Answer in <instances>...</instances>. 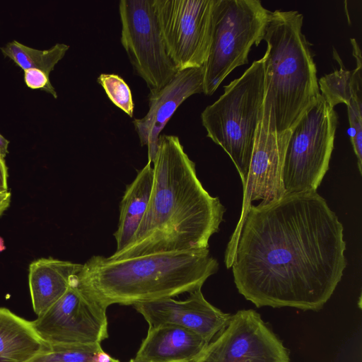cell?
Listing matches in <instances>:
<instances>
[{
    "mask_svg": "<svg viewBox=\"0 0 362 362\" xmlns=\"http://www.w3.org/2000/svg\"><path fill=\"white\" fill-rule=\"evenodd\" d=\"M344 228L317 191L251 206L225 252L239 293L257 308L318 311L347 262Z\"/></svg>",
    "mask_w": 362,
    "mask_h": 362,
    "instance_id": "1",
    "label": "cell"
},
{
    "mask_svg": "<svg viewBox=\"0 0 362 362\" xmlns=\"http://www.w3.org/2000/svg\"><path fill=\"white\" fill-rule=\"evenodd\" d=\"M152 163L153 185L145 214L130 243L110 259L208 249L219 230L226 208L204 188L177 136H160Z\"/></svg>",
    "mask_w": 362,
    "mask_h": 362,
    "instance_id": "2",
    "label": "cell"
},
{
    "mask_svg": "<svg viewBox=\"0 0 362 362\" xmlns=\"http://www.w3.org/2000/svg\"><path fill=\"white\" fill-rule=\"evenodd\" d=\"M209 248L156 253L120 260L95 255L76 275L78 287L105 308L173 298L202 288L217 272Z\"/></svg>",
    "mask_w": 362,
    "mask_h": 362,
    "instance_id": "3",
    "label": "cell"
},
{
    "mask_svg": "<svg viewBox=\"0 0 362 362\" xmlns=\"http://www.w3.org/2000/svg\"><path fill=\"white\" fill-rule=\"evenodd\" d=\"M303 21L297 11H270L263 33L267 48L262 112L278 133L292 129L321 95Z\"/></svg>",
    "mask_w": 362,
    "mask_h": 362,
    "instance_id": "4",
    "label": "cell"
},
{
    "mask_svg": "<svg viewBox=\"0 0 362 362\" xmlns=\"http://www.w3.org/2000/svg\"><path fill=\"white\" fill-rule=\"evenodd\" d=\"M264 99L263 58L224 86V92L201 114L209 137L228 154L245 186Z\"/></svg>",
    "mask_w": 362,
    "mask_h": 362,
    "instance_id": "5",
    "label": "cell"
},
{
    "mask_svg": "<svg viewBox=\"0 0 362 362\" xmlns=\"http://www.w3.org/2000/svg\"><path fill=\"white\" fill-rule=\"evenodd\" d=\"M270 11L258 0H215L211 44L204 68V93L211 95L235 68L248 63L262 40Z\"/></svg>",
    "mask_w": 362,
    "mask_h": 362,
    "instance_id": "6",
    "label": "cell"
},
{
    "mask_svg": "<svg viewBox=\"0 0 362 362\" xmlns=\"http://www.w3.org/2000/svg\"><path fill=\"white\" fill-rule=\"evenodd\" d=\"M337 115L320 95L291 129L282 181L285 193L317 191L329 170Z\"/></svg>",
    "mask_w": 362,
    "mask_h": 362,
    "instance_id": "7",
    "label": "cell"
},
{
    "mask_svg": "<svg viewBox=\"0 0 362 362\" xmlns=\"http://www.w3.org/2000/svg\"><path fill=\"white\" fill-rule=\"evenodd\" d=\"M121 43L135 71L150 93L167 84L178 71L170 58L158 23L154 0H120Z\"/></svg>",
    "mask_w": 362,
    "mask_h": 362,
    "instance_id": "8",
    "label": "cell"
},
{
    "mask_svg": "<svg viewBox=\"0 0 362 362\" xmlns=\"http://www.w3.org/2000/svg\"><path fill=\"white\" fill-rule=\"evenodd\" d=\"M215 0H154L168 54L177 71L203 66L211 44Z\"/></svg>",
    "mask_w": 362,
    "mask_h": 362,
    "instance_id": "9",
    "label": "cell"
},
{
    "mask_svg": "<svg viewBox=\"0 0 362 362\" xmlns=\"http://www.w3.org/2000/svg\"><path fill=\"white\" fill-rule=\"evenodd\" d=\"M76 275L63 296L33 321L48 344H95L108 337L107 309L78 287Z\"/></svg>",
    "mask_w": 362,
    "mask_h": 362,
    "instance_id": "10",
    "label": "cell"
},
{
    "mask_svg": "<svg viewBox=\"0 0 362 362\" xmlns=\"http://www.w3.org/2000/svg\"><path fill=\"white\" fill-rule=\"evenodd\" d=\"M196 362H291L283 342L252 309L231 315Z\"/></svg>",
    "mask_w": 362,
    "mask_h": 362,
    "instance_id": "11",
    "label": "cell"
},
{
    "mask_svg": "<svg viewBox=\"0 0 362 362\" xmlns=\"http://www.w3.org/2000/svg\"><path fill=\"white\" fill-rule=\"evenodd\" d=\"M290 134L291 129L278 133L269 116L262 111L247 181L243 187L242 210L238 224L243 220L252 202L276 199L285 194L282 171Z\"/></svg>",
    "mask_w": 362,
    "mask_h": 362,
    "instance_id": "12",
    "label": "cell"
},
{
    "mask_svg": "<svg viewBox=\"0 0 362 362\" xmlns=\"http://www.w3.org/2000/svg\"><path fill=\"white\" fill-rule=\"evenodd\" d=\"M149 327L161 324L175 325L190 330L208 343L228 325L231 315L209 303L202 288L190 293L184 300L173 298L133 305Z\"/></svg>",
    "mask_w": 362,
    "mask_h": 362,
    "instance_id": "13",
    "label": "cell"
},
{
    "mask_svg": "<svg viewBox=\"0 0 362 362\" xmlns=\"http://www.w3.org/2000/svg\"><path fill=\"white\" fill-rule=\"evenodd\" d=\"M204 92V68L193 67L178 71L158 90L148 95V111L133 124L141 145L148 147V162L156 156L160 133L178 107L189 97Z\"/></svg>",
    "mask_w": 362,
    "mask_h": 362,
    "instance_id": "14",
    "label": "cell"
},
{
    "mask_svg": "<svg viewBox=\"0 0 362 362\" xmlns=\"http://www.w3.org/2000/svg\"><path fill=\"white\" fill-rule=\"evenodd\" d=\"M208 342L182 327L161 324L148 327L132 362H196Z\"/></svg>",
    "mask_w": 362,
    "mask_h": 362,
    "instance_id": "15",
    "label": "cell"
},
{
    "mask_svg": "<svg viewBox=\"0 0 362 362\" xmlns=\"http://www.w3.org/2000/svg\"><path fill=\"white\" fill-rule=\"evenodd\" d=\"M82 264L53 257H42L28 267V285L33 310L40 316L57 302L68 290Z\"/></svg>",
    "mask_w": 362,
    "mask_h": 362,
    "instance_id": "16",
    "label": "cell"
},
{
    "mask_svg": "<svg viewBox=\"0 0 362 362\" xmlns=\"http://www.w3.org/2000/svg\"><path fill=\"white\" fill-rule=\"evenodd\" d=\"M49 346L33 321L0 308V362H27Z\"/></svg>",
    "mask_w": 362,
    "mask_h": 362,
    "instance_id": "17",
    "label": "cell"
},
{
    "mask_svg": "<svg viewBox=\"0 0 362 362\" xmlns=\"http://www.w3.org/2000/svg\"><path fill=\"white\" fill-rule=\"evenodd\" d=\"M154 173L151 163L138 172L134 181L126 187L119 205L117 229L114 233L115 252L128 245L133 239L147 209L153 185Z\"/></svg>",
    "mask_w": 362,
    "mask_h": 362,
    "instance_id": "18",
    "label": "cell"
},
{
    "mask_svg": "<svg viewBox=\"0 0 362 362\" xmlns=\"http://www.w3.org/2000/svg\"><path fill=\"white\" fill-rule=\"evenodd\" d=\"M351 42L353 45V54L356 60V69L351 71L344 69L342 62L334 50V57L340 64V69L324 76L318 81L321 95L333 108L340 103L348 105L355 99H362L361 51L354 39H351Z\"/></svg>",
    "mask_w": 362,
    "mask_h": 362,
    "instance_id": "19",
    "label": "cell"
},
{
    "mask_svg": "<svg viewBox=\"0 0 362 362\" xmlns=\"http://www.w3.org/2000/svg\"><path fill=\"white\" fill-rule=\"evenodd\" d=\"M69 45L57 43L48 49H37L13 40L1 47V52L23 71L37 69L48 76L56 64L64 57Z\"/></svg>",
    "mask_w": 362,
    "mask_h": 362,
    "instance_id": "20",
    "label": "cell"
},
{
    "mask_svg": "<svg viewBox=\"0 0 362 362\" xmlns=\"http://www.w3.org/2000/svg\"><path fill=\"white\" fill-rule=\"evenodd\" d=\"M27 362H119L106 354L100 344H49Z\"/></svg>",
    "mask_w": 362,
    "mask_h": 362,
    "instance_id": "21",
    "label": "cell"
},
{
    "mask_svg": "<svg viewBox=\"0 0 362 362\" xmlns=\"http://www.w3.org/2000/svg\"><path fill=\"white\" fill-rule=\"evenodd\" d=\"M98 82L112 103L132 117L134 109L132 95L123 78L114 74H101L98 78Z\"/></svg>",
    "mask_w": 362,
    "mask_h": 362,
    "instance_id": "22",
    "label": "cell"
},
{
    "mask_svg": "<svg viewBox=\"0 0 362 362\" xmlns=\"http://www.w3.org/2000/svg\"><path fill=\"white\" fill-rule=\"evenodd\" d=\"M347 106L348 117L352 129L351 142L362 173V99H355Z\"/></svg>",
    "mask_w": 362,
    "mask_h": 362,
    "instance_id": "23",
    "label": "cell"
},
{
    "mask_svg": "<svg viewBox=\"0 0 362 362\" xmlns=\"http://www.w3.org/2000/svg\"><path fill=\"white\" fill-rule=\"evenodd\" d=\"M23 71L24 81L28 88L42 89L57 98V93L50 82L49 76L45 72L37 69H28Z\"/></svg>",
    "mask_w": 362,
    "mask_h": 362,
    "instance_id": "24",
    "label": "cell"
},
{
    "mask_svg": "<svg viewBox=\"0 0 362 362\" xmlns=\"http://www.w3.org/2000/svg\"><path fill=\"white\" fill-rule=\"evenodd\" d=\"M8 168L5 158L0 156V192L8 191Z\"/></svg>",
    "mask_w": 362,
    "mask_h": 362,
    "instance_id": "25",
    "label": "cell"
},
{
    "mask_svg": "<svg viewBox=\"0 0 362 362\" xmlns=\"http://www.w3.org/2000/svg\"><path fill=\"white\" fill-rule=\"evenodd\" d=\"M11 202V193L9 190L0 192V217L8 209Z\"/></svg>",
    "mask_w": 362,
    "mask_h": 362,
    "instance_id": "26",
    "label": "cell"
},
{
    "mask_svg": "<svg viewBox=\"0 0 362 362\" xmlns=\"http://www.w3.org/2000/svg\"><path fill=\"white\" fill-rule=\"evenodd\" d=\"M9 141L0 134V156L6 158L8 153Z\"/></svg>",
    "mask_w": 362,
    "mask_h": 362,
    "instance_id": "27",
    "label": "cell"
},
{
    "mask_svg": "<svg viewBox=\"0 0 362 362\" xmlns=\"http://www.w3.org/2000/svg\"><path fill=\"white\" fill-rule=\"evenodd\" d=\"M6 250L4 239L0 236V252Z\"/></svg>",
    "mask_w": 362,
    "mask_h": 362,
    "instance_id": "28",
    "label": "cell"
},
{
    "mask_svg": "<svg viewBox=\"0 0 362 362\" xmlns=\"http://www.w3.org/2000/svg\"><path fill=\"white\" fill-rule=\"evenodd\" d=\"M129 362H132V361L130 360V361H129Z\"/></svg>",
    "mask_w": 362,
    "mask_h": 362,
    "instance_id": "29",
    "label": "cell"
}]
</instances>
